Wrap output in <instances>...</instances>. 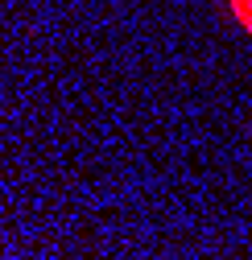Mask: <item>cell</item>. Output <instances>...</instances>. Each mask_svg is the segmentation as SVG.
Masks as SVG:
<instances>
[{
	"label": "cell",
	"instance_id": "6da1fadb",
	"mask_svg": "<svg viewBox=\"0 0 252 260\" xmlns=\"http://www.w3.org/2000/svg\"><path fill=\"white\" fill-rule=\"evenodd\" d=\"M228 13H232V21L244 29V34L252 38V0H228Z\"/></svg>",
	"mask_w": 252,
	"mask_h": 260
}]
</instances>
